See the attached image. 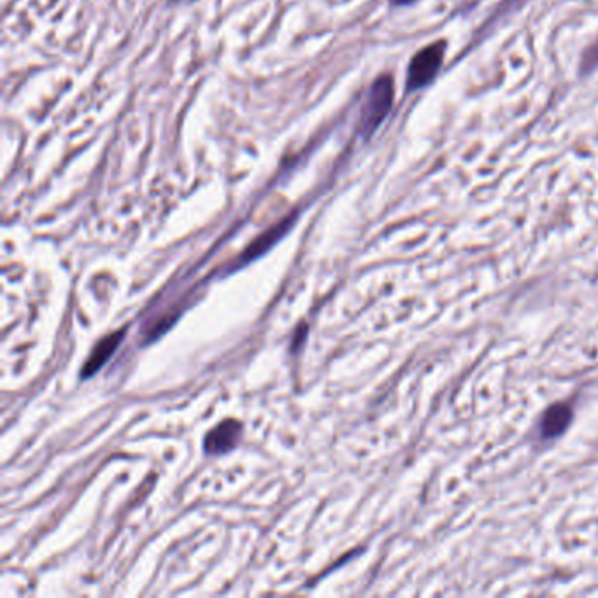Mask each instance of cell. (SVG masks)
<instances>
[{
  "mask_svg": "<svg viewBox=\"0 0 598 598\" xmlns=\"http://www.w3.org/2000/svg\"><path fill=\"white\" fill-rule=\"evenodd\" d=\"M390 2L395 6H409V4H413L414 0H390Z\"/></svg>",
  "mask_w": 598,
  "mask_h": 598,
  "instance_id": "8992f818",
  "label": "cell"
},
{
  "mask_svg": "<svg viewBox=\"0 0 598 598\" xmlns=\"http://www.w3.org/2000/svg\"><path fill=\"white\" fill-rule=\"evenodd\" d=\"M444 51H446V43L437 41L414 55L409 69H407V90L409 92L420 90L430 81H434L437 72L441 69Z\"/></svg>",
  "mask_w": 598,
  "mask_h": 598,
  "instance_id": "7a4b0ae2",
  "label": "cell"
},
{
  "mask_svg": "<svg viewBox=\"0 0 598 598\" xmlns=\"http://www.w3.org/2000/svg\"><path fill=\"white\" fill-rule=\"evenodd\" d=\"M243 437V425L237 420L221 421L213 430H209L204 439V451L209 456H220L237 448Z\"/></svg>",
  "mask_w": 598,
  "mask_h": 598,
  "instance_id": "3957f363",
  "label": "cell"
},
{
  "mask_svg": "<svg viewBox=\"0 0 598 598\" xmlns=\"http://www.w3.org/2000/svg\"><path fill=\"white\" fill-rule=\"evenodd\" d=\"M392 76L383 74L372 83L369 92L365 95L364 104L360 109V120H358V132L364 139L374 136V132L379 129V125L385 122L386 116L390 114L393 106V88Z\"/></svg>",
  "mask_w": 598,
  "mask_h": 598,
  "instance_id": "6da1fadb",
  "label": "cell"
},
{
  "mask_svg": "<svg viewBox=\"0 0 598 598\" xmlns=\"http://www.w3.org/2000/svg\"><path fill=\"white\" fill-rule=\"evenodd\" d=\"M125 334H127V328H122V330L106 335L102 341L97 342L92 353L88 356L86 364L81 369V378L88 379L92 378L93 374H97L107 364V360L113 356L118 346L122 344Z\"/></svg>",
  "mask_w": 598,
  "mask_h": 598,
  "instance_id": "5b68a950",
  "label": "cell"
},
{
  "mask_svg": "<svg viewBox=\"0 0 598 598\" xmlns=\"http://www.w3.org/2000/svg\"><path fill=\"white\" fill-rule=\"evenodd\" d=\"M297 216H299V213H292L290 216H286L285 220L279 221L278 225H274L264 234L258 235L257 239L241 255V265L250 264V262L257 260V258L262 257L267 251L271 250L274 244L279 243L288 234V230L297 221Z\"/></svg>",
  "mask_w": 598,
  "mask_h": 598,
  "instance_id": "277c9868",
  "label": "cell"
}]
</instances>
